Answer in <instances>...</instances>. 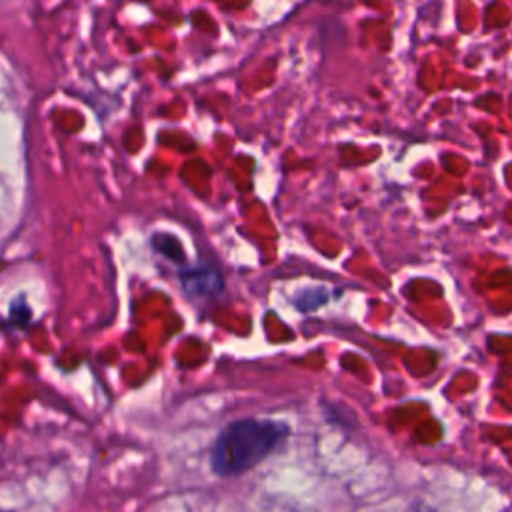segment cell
<instances>
[{"label": "cell", "instance_id": "obj_1", "mask_svg": "<svg viewBox=\"0 0 512 512\" xmlns=\"http://www.w3.org/2000/svg\"><path fill=\"white\" fill-rule=\"evenodd\" d=\"M288 436V426L276 420L242 418L228 424L210 454L212 470L220 476L242 474L260 464Z\"/></svg>", "mask_w": 512, "mask_h": 512}, {"label": "cell", "instance_id": "obj_2", "mask_svg": "<svg viewBox=\"0 0 512 512\" xmlns=\"http://www.w3.org/2000/svg\"><path fill=\"white\" fill-rule=\"evenodd\" d=\"M184 290L190 292L194 298H210L222 290V278L216 270H210L208 266L188 270L182 276Z\"/></svg>", "mask_w": 512, "mask_h": 512}, {"label": "cell", "instance_id": "obj_3", "mask_svg": "<svg viewBox=\"0 0 512 512\" xmlns=\"http://www.w3.org/2000/svg\"><path fill=\"white\" fill-rule=\"evenodd\" d=\"M32 320V310L26 304L24 296H18L12 300L10 310H8V318H6V326L8 328H26Z\"/></svg>", "mask_w": 512, "mask_h": 512}, {"label": "cell", "instance_id": "obj_4", "mask_svg": "<svg viewBox=\"0 0 512 512\" xmlns=\"http://www.w3.org/2000/svg\"><path fill=\"white\" fill-rule=\"evenodd\" d=\"M152 244H154V246H156V250H160L166 258H170V260H178V262H182V260H184V250H182V244H180V240H178V238H174V236H170V234L160 232V234H154Z\"/></svg>", "mask_w": 512, "mask_h": 512}, {"label": "cell", "instance_id": "obj_5", "mask_svg": "<svg viewBox=\"0 0 512 512\" xmlns=\"http://www.w3.org/2000/svg\"><path fill=\"white\" fill-rule=\"evenodd\" d=\"M0 512H2V510H0Z\"/></svg>", "mask_w": 512, "mask_h": 512}]
</instances>
